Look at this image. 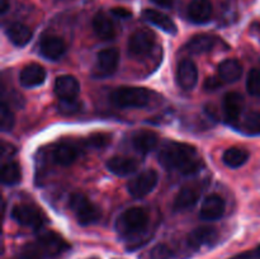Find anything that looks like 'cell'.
<instances>
[{
	"label": "cell",
	"instance_id": "obj_11",
	"mask_svg": "<svg viewBox=\"0 0 260 259\" xmlns=\"http://www.w3.org/2000/svg\"><path fill=\"white\" fill-rule=\"evenodd\" d=\"M55 94L58 101H70L78 98L80 93V84L78 79L71 75H61L55 81Z\"/></svg>",
	"mask_w": 260,
	"mask_h": 259
},
{
	"label": "cell",
	"instance_id": "obj_23",
	"mask_svg": "<svg viewBox=\"0 0 260 259\" xmlns=\"http://www.w3.org/2000/svg\"><path fill=\"white\" fill-rule=\"evenodd\" d=\"M5 33H7L10 42L14 46H18V47H23V46L27 45V43L32 40L33 36L30 28L19 22L10 23V24L5 28Z\"/></svg>",
	"mask_w": 260,
	"mask_h": 259
},
{
	"label": "cell",
	"instance_id": "obj_27",
	"mask_svg": "<svg viewBox=\"0 0 260 259\" xmlns=\"http://www.w3.org/2000/svg\"><path fill=\"white\" fill-rule=\"evenodd\" d=\"M248 159L249 152L245 149H240V147H230L222 155V161L233 169L243 167L248 161Z\"/></svg>",
	"mask_w": 260,
	"mask_h": 259
},
{
	"label": "cell",
	"instance_id": "obj_17",
	"mask_svg": "<svg viewBox=\"0 0 260 259\" xmlns=\"http://www.w3.org/2000/svg\"><path fill=\"white\" fill-rule=\"evenodd\" d=\"M139 161L134 157L128 156H112L107 161V168L111 173L118 175V177H126L132 174L139 169Z\"/></svg>",
	"mask_w": 260,
	"mask_h": 259
},
{
	"label": "cell",
	"instance_id": "obj_5",
	"mask_svg": "<svg viewBox=\"0 0 260 259\" xmlns=\"http://www.w3.org/2000/svg\"><path fill=\"white\" fill-rule=\"evenodd\" d=\"M12 217L19 225L32 229L42 228L43 223L46 222V216L42 210L33 205H25V203L13 207Z\"/></svg>",
	"mask_w": 260,
	"mask_h": 259
},
{
	"label": "cell",
	"instance_id": "obj_19",
	"mask_svg": "<svg viewBox=\"0 0 260 259\" xmlns=\"http://www.w3.org/2000/svg\"><path fill=\"white\" fill-rule=\"evenodd\" d=\"M201 197V189L196 185L189 184L183 187L182 189L178 192V195L175 196L174 205L173 208L175 211H183L190 208L192 206H194L198 202Z\"/></svg>",
	"mask_w": 260,
	"mask_h": 259
},
{
	"label": "cell",
	"instance_id": "obj_24",
	"mask_svg": "<svg viewBox=\"0 0 260 259\" xmlns=\"http://www.w3.org/2000/svg\"><path fill=\"white\" fill-rule=\"evenodd\" d=\"M159 144V136L150 130H141L137 131L132 137V145L136 151L141 154H147L152 151Z\"/></svg>",
	"mask_w": 260,
	"mask_h": 259
},
{
	"label": "cell",
	"instance_id": "obj_3",
	"mask_svg": "<svg viewBox=\"0 0 260 259\" xmlns=\"http://www.w3.org/2000/svg\"><path fill=\"white\" fill-rule=\"evenodd\" d=\"M149 213L142 207H131L118 217L116 229L124 238H132L144 233L149 225Z\"/></svg>",
	"mask_w": 260,
	"mask_h": 259
},
{
	"label": "cell",
	"instance_id": "obj_15",
	"mask_svg": "<svg viewBox=\"0 0 260 259\" xmlns=\"http://www.w3.org/2000/svg\"><path fill=\"white\" fill-rule=\"evenodd\" d=\"M225 213V201L220 195L207 196L201 207V217L206 221H216Z\"/></svg>",
	"mask_w": 260,
	"mask_h": 259
},
{
	"label": "cell",
	"instance_id": "obj_7",
	"mask_svg": "<svg viewBox=\"0 0 260 259\" xmlns=\"http://www.w3.org/2000/svg\"><path fill=\"white\" fill-rule=\"evenodd\" d=\"M156 43V37L150 29L135 30L128 40V51L135 57H142L152 52Z\"/></svg>",
	"mask_w": 260,
	"mask_h": 259
},
{
	"label": "cell",
	"instance_id": "obj_30",
	"mask_svg": "<svg viewBox=\"0 0 260 259\" xmlns=\"http://www.w3.org/2000/svg\"><path fill=\"white\" fill-rule=\"evenodd\" d=\"M243 128L249 135H260V111H254L246 114Z\"/></svg>",
	"mask_w": 260,
	"mask_h": 259
},
{
	"label": "cell",
	"instance_id": "obj_6",
	"mask_svg": "<svg viewBox=\"0 0 260 259\" xmlns=\"http://www.w3.org/2000/svg\"><path fill=\"white\" fill-rule=\"evenodd\" d=\"M157 180H159V174L156 170L147 169L140 173L132 180H129L127 184V189L134 198H142L154 190L157 184Z\"/></svg>",
	"mask_w": 260,
	"mask_h": 259
},
{
	"label": "cell",
	"instance_id": "obj_12",
	"mask_svg": "<svg viewBox=\"0 0 260 259\" xmlns=\"http://www.w3.org/2000/svg\"><path fill=\"white\" fill-rule=\"evenodd\" d=\"M66 52V43L58 36H45L40 42V53L46 60H58Z\"/></svg>",
	"mask_w": 260,
	"mask_h": 259
},
{
	"label": "cell",
	"instance_id": "obj_32",
	"mask_svg": "<svg viewBox=\"0 0 260 259\" xmlns=\"http://www.w3.org/2000/svg\"><path fill=\"white\" fill-rule=\"evenodd\" d=\"M174 251L168 244H157L149 251V259H173Z\"/></svg>",
	"mask_w": 260,
	"mask_h": 259
},
{
	"label": "cell",
	"instance_id": "obj_1",
	"mask_svg": "<svg viewBox=\"0 0 260 259\" xmlns=\"http://www.w3.org/2000/svg\"><path fill=\"white\" fill-rule=\"evenodd\" d=\"M157 157L165 169L174 170L183 175H193L203 168V159L196 147L184 142H167Z\"/></svg>",
	"mask_w": 260,
	"mask_h": 259
},
{
	"label": "cell",
	"instance_id": "obj_28",
	"mask_svg": "<svg viewBox=\"0 0 260 259\" xmlns=\"http://www.w3.org/2000/svg\"><path fill=\"white\" fill-rule=\"evenodd\" d=\"M22 179V169L19 164L14 161L7 163L2 168V182L7 185H14Z\"/></svg>",
	"mask_w": 260,
	"mask_h": 259
},
{
	"label": "cell",
	"instance_id": "obj_38",
	"mask_svg": "<svg viewBox=\"0 0 260 259\" xmlns=\"http://www.w3.org/2000/svg\"><path fill=\"white\" fill-rule=\"evenodd\" d=\"M152 2L156 5H159V7L170 8L173 5V3H174V0H152Z\"/></svg>",
	"mask_w": 260,
	"mask_h": 259
},
{
	"label": "cell",
	"instance_id": "obj_20",
	"mask_svg": "<svg viewBox=\"0 0 260 259\" xmlns=\"http://www.w3.org/2000/svg\"><path fill=\"white\" fill-rule=\"evenodd\" d=\"M93 29L98 38L103 41L113 40L116 37V27L114 23L106 13H96L93 18Z\"/></svg>",
	"mask_w": 260,
	"mask_h": 259
},
{
	"label": "cell",
	"instance_id": "obj_26",
	"mask_svg": "<svg viewBox=\"0 0 260 259\" xmlns=\"http://www.w3.org/2000/svg\"><path fill=\"white\" fill-rule=\"evenodd\" d=\"M52 157L53 161L56 164L61 165V167H69V165L73 164L74 161L78 157V150L75 146H73L71 144H58L57 146L53 149L52 151Z\"/></svg>",
	"mask_w": 260,
	"mask_h": 259
},
{
	"label": "cell",
	"instance_id": "obj_31",
	"mask_svg": "<svg viewBox=\"0 0 260 259\" xmlns=\"http://www.w3.org/2000/svg\"><path fill=\"white\" fill-rule=\"evenodd\" d=\"M246 89L251 95L260 99V69H251L248 74Z\"/></svg>",
	"mask_w": 260,
	"mask_h": 259
},
{
	"label": "cell",
	"instance_id": "obj_25",
	"mask_svg": "<svg viewBox=\"0 0 260 259\" xmlns=\"http://www.w3.org/2000/svg\"><path fill=\"white\" fill-rule=\"evenodd\" d=\"M243 75V65L235 58H228L218 66V76L223 83H235Z\"/></svg>",
	"mask_w": 260,
	"mask_h": 259
},
{
	"label": "cell",
	"instance_id": "obj_36",
	"mask_svg": "<svg viewBox=\"0 0 260 259\" xmlns=\"http://www.w3.org/2000/svg\"><path fill=\"white\" fill-rule=\"evenodd\" d=\"M223 84V81L221 80V78H215V76H210V78L206 80L205 83V88L207 90L212 91V90H217L221 85Z\"/></svg>",
	"mask_w": 260,
	"mask_h": 259
},
{
	"label": "cell",
	"instance_id": "obj_37",
	"mask_svg": "<svg viewBox=\"0 0 260 259\" xmlns=\"http://www.w3.org/2000/svg\"><path fill=\"white\" fill-rule=\"evenodd\" d=\"M111 13L114 17L122 18V19H127V18H129L132 15V13L128 9H126V8H113L111 10Z\"/></svg>",
	"mask_w": 260,
	"mask_h": 259
},
{
	"label": "cell",
	"instance_id": "obj_16",
	"mask_svg": "<svg viewBox=\"0 0 260 259\" xmlns=\"http://www.w3.org/2000/svg\"><path fill=\"white\" fill-rule=\"evenodd\" d=\"M46 70L38 63H29L19 74V83L24 88H36L45 83Z\"/></svg>",
	"mask_w": 260,
	"mask_h": 259
},
{
	"label": "cell",
	"instance_id": "obj_22",
	"mask_svg": "<svg viewBox=\"0 0 260 259\" xmlns=\"http://www.w3.org/2000/svg\"><path fill=\"white\" fill-rule=\"evenodd\" d=\"M142 18L146 22L156 25L157 28H160L164 32L169 33V35H175L177 33V25H175V23L167 14L159 12V10L145 9L142 12Z\"/></svg>",
	"mask_w": 260,
	"mask_h": 259
},
{
	"label": "cell",
	"instance_id": "obj_21",
	"mask_svg": "<svg viewBox=\"0 0 260 259\" xmlns=\"http://www.w3.org/2000/svg\"><path fill=\"white\" fill-rule=\"evenodd\" d=\"M218 43V38L212 35H197L189 40V42L185 45V50L189 53L200 55V53L210 52L215 50L216 45Z\"/></svg>",
	"mask_w": 260,
	"mask_h": 259
},
{
	"label": "cell",
	"instance_id": "obj_18",
	"mask_svg": "<svg viewBox=\"0 0 260 259\" xmlns=\"http://www.w3.org/2000/svg\"><path fill=\"white\" fill-rule=\"evenodd\" d=\"M212 17V4L210 0H192L188 5V18L196 24L207 23Z\"/></svg>",
	"mask_w": 260,
	"mask_h": 259
},
{
	"label": "cell",
	"instance_id": "obj_14",
	"mask_svg": "<svg viewBox=\"0 0 260 259\" xmlns=\"http://www.w3.org/2000/svg\"><path fill=\"white\" fill-rule=\"evenodd\" d=\"M218 231L212 226H200L188 235V244L194 249L211 246L217 241Z\"/></svg>",
	"mask_w": 260,
	"mask_h": 259
},
{
	"label": "cell",
	"instance_id": "obj_4",
	"mask_svg": "<svg viewBox=\"0 0 260 259\" xmlns=\"http://www.w3.org/2000/svg\"><path fill=\"white\" fill-rule=\"evenodd\" d=\"M69 206L80 225L86 226L96 222L101 218L102 211L83 193H74L70 196Z\"/></svg>",
	"mask_w": 260,
	"mask_h": 259
},
{
	"label": "cell",
	"instance_id": "obj_33",
	"mask_svg": "<svg viewBox=\"0 0 260 259\" xmlns=\"http://www.w3.org/2000/svg\"><path fill=\"white\" fill-rule=\"evenodd\" d=\"M57 109L61 114H70L78 113L81 109V103L78 102V99H70V101H60L57 104Z\"/></svg>",
	"mask_w": 260,
	"mask_h": 259
},
{
	"label": "cell",
	"instance_id": "obj_9",
	"mask_svg": "<svg viewBox=\"0 0 260 259\" xmlns=\"http://www.w3.org/2000/svg\"><path fill=\"white\" fill-rule=\"evenodd\" d=\"M119 51L116 47H107L99 51L96 57V70L99 75L107 76L112 75L117 70L119 63Z\"/></svg>",
	"mask_w": 260,
	"mask_h": 259
},
{
	"label": "cell",
	"instance_id": "obj_40",
	"mask_svg": "<svg viewBox=\"0 0 260 259\" xmlns=\"http://www.w3.org/2000/svg\"><path fill=\"white\" fill-rule=\"evenodd\" d=\"M90 259H96V258H90Z\"/></svg>",
	"mask_w": 260,
	"mask_h": 259
},
{
	"label": "cell",
	"instance_id": "obj_10",
	"mask_svg": "<svg viewBox=\"0 0 260 259\" xmlns=\"http://www.w3.org/2000/svg\"><path fill=\"white\" fill-rule=\"evenodd\" d=\"M177 81L184 90H192L198 81V69L189 58L182 60L177 69Z\"/></svg>",
	"mask_w": 260,
	"mask_h": 259
},
{
	"label": "cell",
	"instance_id": "obj_13",
	"mask_svg": "<svg viewBox=\"0 0 260 259\" xmlns=\"http://www.w3.org/2000/svg\"><path fill=\"white\" fill-rule=\"evenodd\" d=\"M244 106H245V101L240 93L230 91V93L226 94L222 101V109L228 122L236 123L240 118L241 113H243Z\"/></svg>",
	"mask_w": 260,
	"mask_h": 259
},
{
	"label": "cell",
	"instance_id": "obj_29",
	"mask_svg": "<svg viewBox=\"0 0 260 259\" xmlns=\"http://www.w3.org/2000/svg\"><path fill=\"white\" fill-rule=\"evenodd\" d=\"M14 113L10 109V107L5 102H3L2 106H0V127L4 132H9L14 127Z\"/></svg>",
	"mask_w": 260,
	"mask_h": 259
},
{
	"label": "cell",
	"instance_id": "obj_8",
	"mask_svg": "<svg viewBox=\"0 0 260 259\" xmlns=\"http://www.w3.org/2000/svg\"><path fill=\"white\" fill-rule=\"evenodd\" d=\"M68 248V244L53 233H45L38 238L37 244L30 248L32 255H57Z\"/></svg>",
	"mask_w": 260,
	"mask_h": 259
},
{
	"label": "cell",
	"instance_id": "obj_35",
	"mask_svg": "<svg viewBox=\"0 0 260 259\" xmlns=\"http://www.w3.org/2000/svg\"><path fill=\"white\" fill-rule=\"evenodd\" d=\"M230 259H260V245L254 250L244 251V253L236 254Z\"/></svg>",
	"mask_w": 260,
	"mask_h": 259
},
{
	"label": "cell",
	"instance_id": "obj_34",
	"mask_svg": "<svg viewBox=\"0 0 260 259\" xmlns=\"http://www.w3.org/2000/svg\"><path fill=\"white\" fill-rule=\"evenodd\" d=\"M109 141H111V136L106 134H94L88 139V144L95 147L106 146L109 144Z\"/></svg>",
	"mask_w": 260,
	"mask_h": 259
},
{
	"label": "cell",
	"instance_id": "obj_39",
	"mask_svg": "<svg viewBox=\"0 0 260 259\" xmlns=\"http://www.w3.org/2000/svg\"><path fill=\"white\" fill-rule=\"evenodd\" d=\"M9 9V0H0V12L2 14H5Z\"/></svg>",
	"mask_w": 260,
	"mask_h": 259
},
{
	"label": "cell",
	"instance_id": "obj_2",
	"mask_svg": "<svg viewBox=\"0 0 260 259\" xmlns=\"http://www.w3.org/2000/svg\"><path fill=\"white\" fill-rule=\"evenodd\" d=\"M109 98L119 108H144L151 103L152 93L140 86H119L112 91Z\"/></svg>",
	"mask_w": 260,
	"mask_h": 259
}]
</instances>
